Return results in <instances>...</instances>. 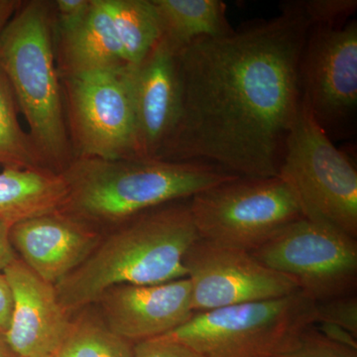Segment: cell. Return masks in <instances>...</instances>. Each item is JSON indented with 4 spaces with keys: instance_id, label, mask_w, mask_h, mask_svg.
<instances>
[{
    "instance_id": "obj_1",
    "label": "cell",
    "mask_w": 357,
    "mask_h": 357,
    "mask_svg": "<svg viewBox=\"0 0 357 357\" xmlns=\"http://www.w3.org/2000/svg\"><path fill=\"white\" fill-rule=\"evenodd\" d=\"M282 13L177 52L180 116L159 159L199 161L248 178L278 176L302 107L300 61L310 26Z\"/></svg>"
},
{
    "instance_id": "obj_2",
    "label": "cell",
    "mask_w": 357,
    "mask_h": 357,
    "mask_svg": "<svg viewBox=\"0 0 357 357\" xmlns=\"http://www.w3.org/2000/svg\"><path fill=\"white\" fill-rule=\"evenodd\" d=\"M199 238L190 199L136 215L102 237L89 257L55 285L68 314L98 302L117 285H155L185 278V255Z\"/></svg>"
},
{
    "instance_id": "obj_3",
    "label": "cell",
    "mask_w": 357,
    "mask_h": 357,
    "mask_svg": "<svg viewBox=\"0 0 357 357\" xmlns=\"http://www.w3.org/2000/svg\"><path fill=\"white\" fill-rule=\"evenodd\" d=\"M61 174L68 189L61 211L93 227L121 225L236 177L204 162L140 157H75Z\"/></svg>"
},
{
    "instance_id": "obj_4",
    "label": "cell",
    "mask_w": 357,
    "mask_h": 357,
    "mask_svg": "<svg viewBox=\"0 0 357 357\" xmlns=\"http://www.w3.org/2000/svg\"><path fill=\"white\" fill-rule=\"evenodd\" d=\"M0 70L45 163L61 173L73 160L55 65L50 6L20 4L0 33Z\"/></svg>"
},
{
    "instance_id": "obj_5",
    "label": "cell",
    "mask_w": 357,
    "mask_h": 357,
    "mask_svg": "<svg viewBox=\"0 0 357 357\" xmlns=\"http://www.w3.org/2000/svg\"><path fill=\"white\" fill-rule=\"evenodd\" d=\"M303 217L357 239V171L335 146L303 98L279 167Z\"/></svg>"
},
{
    "instance_id": "obj_6",
    "label": "cell",
    "mask_w": 357,
    "mask_h": 357,
    "mask_svg": "<svg viewBox=\"0 0 357 357\" xmlns=\"http://www.w3.org/2000/svg\"><path fill=\"white\" fill-rule=\"evenodd\" d=\"M316 324V302L298 291L278 299L196 312L168 337L201 357H275Z\"/></svg>"
},
{
    "instance_id": "obj_7",
    "label": "cell",
    "mask_w": 357,
    "mask_h": 357,
    "mask_svg": "<svg viewBox=\"0 0 357 357\" xmlns=\"http://www.w3.org/2000/svg\"><path fill=\"white\" fill-rule=\"evenodd\" d=\"M190 210L199 238L249 252L304 218L292 190L278 176H236L195 195Z\"/></svg>"
},
{
    "instance_id": "obj_8",
    "label": "cell",
    "mask_w": 357,
    "mask_h": 357,
    "mask_svg": "<svg viewBox=\"0 0 357 357\" xmlns=\"http://www.w3.org/2000/svg\"><path fill=\"white\" fill-rule=\"evenodd\" d=\"M251 255L316 303L356 294L357 239L307 218L282 227Z\"/></svg>"
},
{
    "instance_id": "obj_9",
    "label": "cell",
    "mask_w": 357,
    "mask_h": 357,
    "mask_svg": "<svg viewBox=\"0 0 357 357\" xmlns=\"http://www.w3.org/2000/svg\"><path fill=\"white\" fill-rule=\"evenodd\" d=\"M64 77L76 157H139L131 67Z\"/></svg>"
},
{
    "instance_id": "obj_10",
    "label": "cell",
    "mask_w": 357,
    "mask_h": 357,
    "mask_svg": "<svg viewBox=\"0 0 357 357\" xmlns=\"http://www.w3.org/2000/svg\"><path fill=\"white\" fill-rule=\"evenodd\" d=\"M303 98L328 137L354 131L357 112V22L310 28L300 61Z\"/></svg>"
},
{
    "instance_id": "obj_11",
    "label": "cell",
    "mask_w": 357,
    "mask_h": 357,
    "mask_svg": "<svg viewBox=\"0 0 357 357\" xmlns=\"http://www.w3.org/2000/svg\"><path fill=\"white\" fill-rule=\"evenodd\" d=\"M195 314L278 299L298 292L297 284L267 267L249 251L199 238L185 255Z\"/></svg>"
},
{
    "instance_id": "obj_12",
    "label": "cell",
    "mask_w": 357,
    "mask_h": 357,
    "mask_svg": "<svg viewBox=\"0 0 357 357\" xmlns=\"http://www.w3.org/2000/svg\"><path fill=\"white\" fill-rule=\"evenodd\" d=\"M96 303L105 326L132 344L168 335L195 314L188 278L155 285L114 286Z\"/></svg>"
},
{
    "instance_id": "obj_13",
    "label": "cell",
    "mask_w": 357,
    "mask_h": 357,
    "mask_svg": "<svg viewBox=\"0 0 357 357\" xmlns=\"http://www.w3.org/2000/svg\"><path fill=\"white\" fill-rule=\"evenodd\" d=\"M13 297L6 344L17 357H53L69 335V314L47 283L16 257L3 270Z\"/></svg>"
},
{
    "instance_id": "obj_14",
    "label": "cell",
    "mask_w": 357,
    "mask_h": 357,
    "mask_svg": "<svg viewBox=\"0 0 357 357\" xmlns=\"http://www.w3.org/2000/svg\"><path fill=\"white\" fill-rule=\"evenodd\" d=\"M177 52L161 38L147 57L131 67L136 135L141 158H157L177 126L181 86Z\"/></svg>"
},
{
    "instance_id": "obj_15",
    "label": "cell",
    "mask_w": 357,
    "mask_h": 357,
    "mask_svg": "<svg viewBox=\"0 0 357 357\" xmlns=\"http://www.w3.org/2000/svg\"><path fill=\"white\" fill-rule=\"evenodd\" d=\"M102 237L96 227L61 211L15 223L9 232L20 259L54 286L89 257Z\"/></svg>"
},
{
    "instance_id": "obj_16",
    "label": "cell",
    "mask_w": 357,
    "mask_h": 357,
    "mask_svg": "<svg viewBox=\"0 0 357 357\" xmlns=\"http://www.w3.org/2000/svg\"><path fill=\"white\" fill-rule=\"evenodd\" d=\"M61 36L64 77L128 66L105 0H91L83 20Z\"/></svg>"
},
{
    "instance_id": "obj_17",
    "label": "cell",
    "mask_w": 357,
    "mask_h": 357,
    "mask_svg": "<svg viewBox=\"0 0 357 357\" xmlns=\"http://www.w3.org/2000/svg\"><path fill=\"white\" fill-rule=\"evenodd\" d=\"M67 194L62 174L50 169L0 171V220L13 225L62 211Z\"/></svg>"
},
{
    "instance_id": "obj_18",
    "label": "cell",
    "mask_w": 357,
    "mask_h": 357,
    "mask_svg": "<svg viewBox=\"0 0 357 357\" xmlns=\"http://www.w3.org/2000/svg\"><path fill=\"white\" fill-rule=\"evenodd\" d=\"M161 21L162 38L176 52L196 40L234 31L222 0H152Z\"/></svg>"
},
{
    "instance_id": "obj_19",
    "label": "cell",
    "mask_w": 357,
    "mask_h": 357,
    "mask_svg": "<svg viewBox=\"0 0 357 357\" xmlns=\"http://www.w3.org/2000/svg\"><path fill=\"white\" fill-rule=\"evenodd\" d=\"M129 67L139 65L162 38V26L152 0H105Z\"/></svg>"
},
{
    "instance_id": "obj_20",
    "label": "cell",
    "mask_w": 357,
    "mask_h": 357,
    "mask_svg": "<svg viewBox=\"0 0 357 357\" xmlns=\"http://www.w3.org/2000/svg\"><path fill=\"white\" fill-rule=\"evenodd\" d=\"M17 112L13 89L0 70V171L50 169L45 163L30 134L21 128Z\"/></svg>"
},
{
    "instance_id": "obj_21",
    "label": "cell",
    "mask_w": 357,
    "mask_h": 357,
    "mask_svg": "<svg viewBox=\"0 0 357 357\" xmlns=\"http://www.w3.org/2000/svg\"><path fill=\"white\" fill-rule=\"evenodd\" d=\"M53 357H134L133 344L115 335L102 318L79 317Z\"/></svg>"
},
{
    "instance_id": "obj_22",
    "label": "cell",
    "mask_w": 357,
    "mask_h": 357,
    "mask_svg": "<svg viewBox=\"0 0 357 357\" xmlns=\"http://www.w3.org/2000/svg\"><path fill=\"white\" fill-rule=\"evenodd\" d=\"M283 3L302 16L310 28L344 24L357 9L356 0H303Z\"/></svg>"
},
{
    "instance_id": "obj_23",
    "label": "cell",
    "mask_w": 357,
    "mask_h": 357,
    "mask_svg": "<svg viewBox=\"0 0 357 357\" xmlns=\"http://www.w3.org/2000/svg\"><path fill=\"white\" fill-rule=\"evenodd\" d=\"M275 357H357V349L328 340L314 325L301 333L286 351Z\"/></svg>"
},
{
    "instance_id": "obj_24",
    "label": "cell",
    "mask_w": 357,
    "mask_h": 357,
    "mask_svg": "<svg viewBox=\"0 0 357 357\" xmlns=\"http://www.w3.org/2000/svg\"><path fill=\"white\" fill-rule=\"evenodd\" d=\"M332 324L357 337V297L356 294L316 303V324Z\"/></svg>"
},
{
    "instance_id": "obj_25",
    "label": "cell",
    "mask_w": 357,
    "mask_h": 357,
    "mask_svg": "<svg viewBox=\"0 0 357 357\" xmlns=\"http://www.w3.org/2000/svg\"><path fill=\"white\" fill-rule=\"evenodd\" d=\"M133 351L134 357H201L187 344L168 335L136 342Z\"/></svg>"
},
{
    "instance_id": "obj_26",
    "label": "cell",
    "mask_w": 357,
    "mask_h": 357,
    "mask_svg": "<svg viewBox=\"0 0 357 357\" xmlns=\"http://www.w3.org/2000/svg\"><path fill=\"white\" fill-rule=\"evenodd\" d=\"M91 0H58L56 1L61 32L79 24L91 7Z\"/></svg>"
},
{
    "instance_id": "obj_27",
    "label": "cell",
    "mask_w": 357,
    "mask_h": 357,
    "mask_svg": "<svg viewBox=\"0 0 357 357\" xmlns=\"http://www.w3.org/2000/svg\"><path fill=\"white\" fill-rule=\"evenodd\" d=\"M13 297L6 276L0 272V340L6 342L13 318Z\"/></svg>"
},
{
    "instance_id": "obj_28",
    "label": "cell",
    "mask_w": 357,
    "mask_h": 357,
    "mask_svg": "<svg viewBox=\"0 0 357 357\" xmlns=\"http://www.w3.org/2000/svg\"><path fill=\"white\" fill-rule=\"evenodd\" d=\"M314 326L318 328L319 332L325 335L328 340L337 342V344L357 349V337L347 332L344 328L326 323H317L314 324Z\"/></svg>"
},
{
    "instance_id": "obj_29",
    "label": "cell",
    "mask_w": 357,
    "mask_h": 357,
    "mask_svg": "<svg viewBox=\"0 0 357 357\" xmlns=\"http://www.w3.org/2000/svg\"><path fill=\"white\" fill-rule=\"evenodd\" d=\"M11 227L13 225L0 220V272H3V270L17 257L9 238Z\"/></svg>"
},
{
    "instance_id": "obj_30",
    "label": "cell",
    "mask_w": 357,
    "mask_h": 357,
    "mask_svg": "<svg viewBox=\"0 0 357 357\" xmlns=\"http://www.w3.org/2000/svg\"><path fill=\"white\" fill-rule=\"evenodd\" d=\"M20 3V2L14 0H0V33L17 10Z\"/></svg>"
},
{
    "instance_id": "obj_31",
    "label": "cell",
    "mask_w": 357,
    "mask_h": 357,
    "mask_svg": "<svg viewBox=\"0 0 357 357\" xmlns=\"http://www.w3.org/2000/svg\"><path fill=\"white\" fill-rule=\"evenodd\" d=\"M0 357H17L3 340H0Z\"/></svg>"
}]
</instances>
